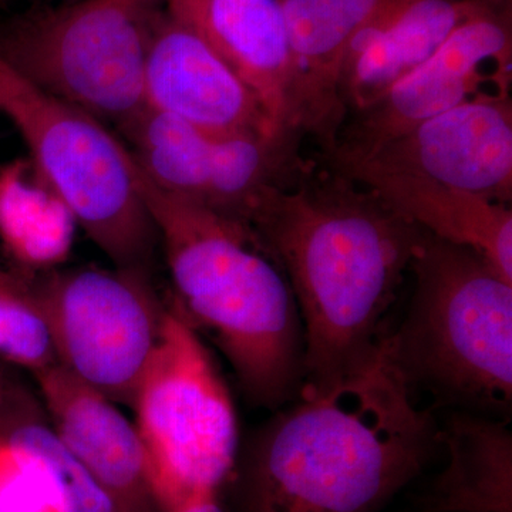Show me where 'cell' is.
I'll return each instance as SVG.
<instances>
[{
  "instance_id": "6da1fadb",
  "label": "cell",
  "mask_w": 512,
  "mask_h": 512,
  "mask_svg": "<svg viewBox=\"0 0 512 512\" xmlns=\"http://www.w3.org/2000/svg\"><path fill=\"white\" fill-rule=\"evenodd\" d=\"M247 222L284 269L303 329L301 393L318 392L382 345L426 231L339 171L268 184Z\"/></svg>"
},
{
  "instance_id": "7a4b0ae2",
  "label": "cell",
  "mask_w": 512,
  "mask_h": 512,
  "mask_svg": "<svg viewBox=\"0 0 512 512\" xmlns=\"http://www.w3.org/2000/svg\"><path fill=\"white\" fill-rule=\"evenodd\" d=\"M299 397L249 444L245 512H375L440 444L387 338L348 375Z\"/></svg>"
},
{
  "instance_id": "3957f363",
  "label": "cell",
  "mask_w": 512,
  "mask_h": 512,
  "mask_svg": "<svg viewBox=\"0 0 512 512\" xmlns=\"http://www.w3.org/2000/svg\"><path fill=\"white\" fill-rule=\"evenodd\" d=\"M137 174L171 303L210 336L248 402L282 406L301 390L303 362L301 316L284 269L247 222L163 190L138 164Z\"/></svg>"
},
{
  "instance_id": "277c9868",
  "label": "cell",
  "mask_w": 512,
  "mask_h": 512,
  "mask_svg": "<svg viewBox=\"0 0 512 512\" xmlns=\"http://www.w3.org/2000/svg\"><path fill=\"white\" fill-rule=\"evenodd\" d=\"M402 326L387 336L407 383L446 403L501 413L512 402V282L484 255L424 235Z\"/></svg>"
},
{
  "instance_id": "5b68a950",
  "label": "cell",
  "mask_w": 512,
  "mask_h": 512,
  "mask_svg": "<svg viewBox=\"0 0 512 512\" xmlns=\"http://www.w3.org/2000/svg\"><path fill=\"white\" fill-rule=\"evenodd\" d=\"M0 114L29 158L113 266L150 272L157 229L127 144L92 114L36 89L0 60Z\"/></svg>"
},
{
  "instance_id": "8992f818",
  "label": "cell",
  "mask_w": 512,
  "mask_h": 512,
  "mask_svg": "<svg viewBox=\"0 0 512 512\" xmlns=\"http://www.w3.org/2000/svg\"><path fill=\"white\" fill-rule=\"evenodd\" d=\"M160 0L36 6L0 23V60L36 89L121 127L146 107Z\"/></svg>"
},
{
  "instance_id": "52a82bcc",
  "label": "cell",
  "mask_w": 512,
  "mask_h": 512,
  "mask_svg": "<svg viewBox=\"0 0 512 512\" xmlns=\"http://www.w3.org/2000/svg\"><path fill=\"white\" fill-rule=\"evenodd\" d=\"M130 409L161 512L220 491L237 464V410L200 333L173 303Z\"/></svg>"
},
{
  "instance_id": "ba28073f",
  "label": "cell",
  "mask_w": 512,
  "mask_h": 512,
  "mask_svg": "<svg viewBox=\"0 0 512 512\" xmlns=\"http://www.w3.org/2000/svg\"><path fill=\"white\" fill-rule=\"evenodd\" d=\"M32 279L57 363L114 403L131 407L168 309L148 272L77 266Z\"/></svg>"
},
{
  "instance_id": "9c48e42d",
  "label": "cell",
  "mask_w": 512,
  "mask_h": 512,
  "mask_svg": "<svg viewBox=\"0 0 512 512\" xmlns=\"http://www.w3.org/2000/svg\"><path fill=\"white\" fill-rule=\"evenodd\" d=\"M511 84V3L484 2L426 63L343 124L329 153L333 167L365 160L417 124L484 90L511 92Z\"/></svg>"
},
{
  "instance_id": "30bf717a",
  "label": "cell",
  "mask_w": 512,
  "mask_h": 512,
  "mask_svg": "<svg viewBox=\"0 0 512 512\" xmlns=\"http://www.w3.org/2000/svg\"><path fill=\"white\" fill-rule=\"evenodd\" d=\"M128 150L158 187L247 222L258 192L301 168L293 137L210 134L144 107L120 127Z\"/></svg>"
},
{
  "instance_id": "8fae6325",
  "label": "cell",
  "mask_w": 512,
  "mask_h": 512,
  "mask_svg": "<svg viewBox=\"0 0 512 512\" xmlns=\"http://www.w3.org/2000/svg\"><path fill=\"white\" fill-rule=\"evenodd\" d=\"M356 164L511 204V92L484 90L343 167Z\"/></svg>"
},
{
  "instance_id": "7c38bea8",
  "label": "cell",
  "mask_w": 512,
  "mask_h": 512,
  "mask_svg": "<svg viewBox=\"0 0 512 512\" xmlns=\"http://www.w3.org/2000/svg\"><path fill=\"white\" fill-rule=\"evenodd\" d=\"M146 107L210 134L278 136L247 84L201 37L161 8L144 69Z\"/></svg>"
},
{
  "instance_id": "4fadbf2b",
  "label": "cell",
  "mask_w": 512,
  "mask_h": 512,
  "mask_svg": "<svg viewBox=\"0 0 512 512\" xmlns=\"http://www.w3.org/2000/svg\"><path fill=\"white\" fill-rule=\"evenodd\" d=\"M33 379L57 436L121 512H161L134 420L59 363Z\"/></svg>"
},
{
  "instance_id": "5bb4252c",
  "label": "cell",
  "mask_w": 512,
  "mask_h": 512,
  "mask_svg": "<svg viewBox=\"0 0 512 512\" xmlns=\"http://www.w3.org/2000/svg\"><path fill=\"white\" fill-rule=\"evenodd\" d=\"M255 94L278 136L292 131V59L278 0H160Z\"/></svg>"
},
{
  "instance_id": "9a60e30c",
  "label": "cell",
  "mask_w": 512,
  "mask_h": 512,
  "mask_svg": "<svg viewBox=\"0 0 512 512\" xmlns=\"http://www.w3.org/2000/svg\"><path fill=\"white\" fill-rule=\"evenodd\" d=\"M392 0H278L292 59L293 133L332 151L348 110L340 74L350 43Z\"/></svg>"
},
{
  "instance_id": "2e32d148",
  "label": "cell",
  "mask_w": 512,
  "mask_h": 512,
  "mask_svg": "<svg viewBox=\"0 0 512 512\" xmlns=\"http://www.w3.org/2000/svg\"><path fill=\"white\" fill-rule=\"evenodd\" d=\"M484 0H392L350 43L340 97L346 110L372 106L426 63Z\"/></svg>"
},
{
  "instance_id": "e0dca14e",
  "label": "cell",
  "mask_w": 512,
  "mask_h": 512,
  "mask_svg": "<svg viewBox=\"0 0 512 512\" xmlns=\"http://www.w3.org/2000/svg\"><path fill=\"white\" fill-rule=\"evenodd\" d=\"M335 170L375 192L392 210L431 237L480 252L512 282L510 204L426 178L387 173L362 164Z\"/></svg>"
},
{
  "instance_id": "ac0fdd59",
  "label": "cell",
  "mask_w": 512,
  "mask_h": 512,
  "mask_svg": "<svg viewBox=\"0 0 512 512\" xmlns=\"http://www.w3.org/2000/svg\"><path fill=\"white\" fill-rule=\"evenodd\" d=\"M447 466L421 505L427 512H512V433L507 421L454 413L439 429Z\"/></svg>"
},
{
  "instance_id": "d6986e66",
  "label": "cell",
  "mask_w": 512,
  "mask_h": 512,
  "mask_svg": "<svg viewBox=\"0 0 512 512\" xmlns=\"http://www.w3.org/2000/svg\"><path fill=\"white\" fill-rule=\"evenodd\" d=\"M77 228L72 211L29 157L0 167V245L15 271L37 276L62 268Z\"/></svg>"
},
{
  "instance_id": "ffe728a7",
  "label": "cell",
  "mask_w": 512,
  "mask_h": 512,
  "mask_svg": "<svg viewBox=\"0 0 512 512\" xmlns=\"http://www.w3.org/2000/svg\"><path fill=\"white\" fill-rule=\"evenodd\" d=\"M0 437L25 448L39 461L62 512H121L59 439L39 396L6 372L0 376Z\"/></svg>"
},
{
  "instance_id": "44dd1931",
  "label": "cell",
  "mask_w": 512,
  "mask_h": 512,
  "mask_svg": "<svg viewBox=\"0 0 512 512\" xmlns=\"http://www.w3.org/2000/svg\"><path fill=\"white\" fill-rule=\"evenodd\" d=\"M0 360L35 376L56 352L32 276L0 268Z\"/></svg>"
},
{
  "instance_id": "7402d4cb",
  "label": "cell",
  "mask_w": 512,
  "mask_h": 512,
  "mask_svg": "<svg viewBox=\"0 0 512 512\" xmlns=\"http://www.w3.org/2000/svg\"><path fill=\"white\" fill-rule=\"evenodd\" d=\"M0 512H62L45 470L25 448L0 437Z\"/></svg>"
},
{
  "instance_id": "603a6c76",
  "label": "cell",
  "mask_w": 512,
  "mask_h": 512,
  "mask_svg": "<svg viewBox=\"0 0 512 512\" xmlns=\"http://www.w3.org/2000/svg\"><path fill=\"white\" fill-rule=\"evenodd\" d=\"M170 512H227L220 501V491H198Z\"/></svg>"
},
{
  "instance_id": "cb8c5ba5",
  "label": "cell",
  "mask_w": 512,
  "mask_h": 512,
  "mask_svg": "<svg viewBox=\"0 0 512 512\" xmlns=\"http://www.w3.org/2000/svg\"><path fill=\"white\" fill-rule=\"evenodd\" d=\"M484 2L491 3V5H508V3H511V0H484Z\"/></svg>"
},
{
  "instance_id": "d4e9b609",
  "label": "cell",
  "mask_w": 512,
  "mask_h": 512,
  "mask_svg": "<svg viewBox=\"0 0 512 512\" xmlns=\"http://www.w3.org/2000/svg\"><path fill=\"white\" fill-rule=\"evenodd\" d=\"M2 373H3V369H2V367H0V376H2Z\"/></svg>"
}]
</instances>
